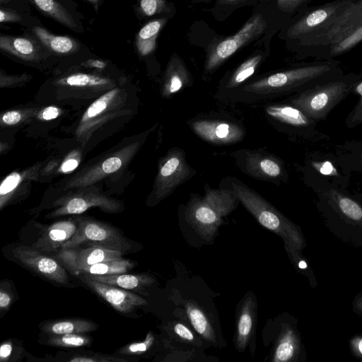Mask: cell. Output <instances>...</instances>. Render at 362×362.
<instances>
[{"instance_id": "6da1fadb", "label": "cell", "mask_w": 362, "mask_h": 362, "mask_svg": "<svg viewBox=\"0 0 362 362\" xmlns=\"http://www.w3.org/2000/svg\"><path fill=\"white\" fill-rule=\"evenodd\" d=\"M137 107L136 92L126 81L87 106L74 132L83 152L122 129L135 116Z\"/></svg>"}, {"instance_id": "7a4b0ae2", "label": "cell", "mask_w": 362, "mask_h": 362, "mask_svg": "<svg viewBox=\"0 0 362 362\" xmlns=\"http://www.w3.org/2000/svg\"><path fill=\"white\" fill-rule=\"evenodd\" d=\"M124 81V78L100 73L74 71L47 82L38 93L37 100L72 106L90 104Z\"/></svg>"}, {"instance_id": "3957f363", "label": "cell", "mask_w": 362, "mask_h": 362, "mask_svg": "<svg viewBox=\"0 0 362 362\" xmlns=\"http://www.w3.org/2000/svg\"><path fill=\"white\" fill-rule=\"evenodd\" d=\"M148 134V131L124 138L111 148L83 164L60 184V190L99 185L120 175L136 156Z\"/></svg>"}, {"instance_id": "277c9868", "label": "cell", "mask_w": 362, "mask_h": 362, "mask_svg": "<svg viewBox=\"0 0 362 362\" xmlns=\"http://www.w3.org/2000/svg\"><path fill=\"white\" fill-rule=\"evenodd\" d=\"M339 60H317L274 74L245 88L258 94L300 93L344 74Z\"/></svg>"}, {"instance_id": "5b68a950", "label": "cell", "mask_w": 362, "mask_h": 362, "mask_svg": "<svg viewBox=\"0 0 362 362\" xmlns=\"http://www.w3.org/2000/svg\"><path fill=\"white\" fill-rule=\"evenodd\" d=\"M358 74H344L298 93L290 103L316 122L325 120L330 112L353 92Z\"/></svg>"}, {"instance_id": "8992f818", "label": "cell", "mask_w": 362, "mask_h": 362, "mask_svg": "<svg viewBox=\"0 0 362 362\" xmlns=\"http://www.w3.org/2000/svg\"><path fill=\"white\" fill-rule=\"evenodd\" d=\"M232 189L238 200L263 227L284 240L288 252L301 250L303 238L289 220L247 187L233 183Z\"/></svg>"}, {"instance_id": "52a82bcc", "label": "cell", "mask_w": 362, "mask_h": 362, "mask_svg": "<svg viewBox=\"0 0 362 362\" xmlns=\"http://www.w3.org/2000/svg\"><path fill=\"white\" fill-rule=\"evenodd\" d=\"M238 201L234 192L208 190L201 199L192 201L185 211L186 220L204 240L211 242L223 221Z\"/></svg>"}, {"instance_id": "ba28073f", "label": "cell", "mask_w": 362, "mask_h": 362, "mask_svg": "<svg viewBox=\"0 0 362 362\" xmlns=\"http://www.w3.org/2000/svg\"><path fill=\"white\" fill-rule=\"evenodd\" d=\"M51 209L46 217L53 218L67 215H79L91 208H98L103 212L117 214L124 210V203L107 195L99 185L79 187L62 191L52 200Z\"/></svg>"}, {"instance_id": "9c48e42d", "label": "cell", "mask_w": 362, "mask_h": 362, "mask_svg": "<svg viewBox=\"0 0 362 362\" xmlns=\"http://www.w3.org/2000/svg\"><path fill=\"white\" fill-rule=\"evenodd\" d=\"M356 1L333 0L321 5L303 8L296 13V16L286 28L285 37L296 43L319 32L341 16Z\"/></svg>"}, {"instance_id": "30bf717a", "label": "cell", "mask_w": 362, "mask_h": 362, "mask_svg": "<svg viewBox=\"0 0 362 362\" xmlns=\"http://www.w3.org/2000/svg\"><path fill=\"white\" fill-rule=\"evenodd\" d=\"M74 218L78 224L77 230L60 249L86 245L119 251L124 255L130 251L131 243L115 227L88 217L76 216Z\"/></svg>"}, {"instance_id": "8fae6325", "label": "cell", "mask_w": 362, "mask_h": 362, "mask_svg": "<svg viewBox=\"0 0 362 362\" xmlns=\"http://www.w3.org/2000/svg\"><path fill=\"white\" fill-rule=\"evenodd\" d=\"M191 169L182 153L178 151L169 152L160 162L147 204L153 206L167 197L189 177Z\"/></svg>"}, {"instance_id": "7c38bea8", "label": "cell", "mask_w": 362, "mask_h": 362, "mask_svg": "<svg viewBox=\"0 0 362 362\" xmlns=\"http://www.w3.org/2000/svg\"><path fill=\"white\" fill-rule=\"evenodd\" d=\"M266 27L267 23L262 15L253 16L237 33L223 39L211 48L206 56L205 71L216 69L241 47L258 38Z\"/></svg>"}, {"instance_id": "4fadbf2b", "label": "cell", "mask_w": 362, "mask_h": 362, "mask_svg": "<svg viewBox=\"0 0 362 362\" xmlns=\"http://www.w3.org/2000/svg\"><path fill=\"white\" fill-rule=\"evenodd\" d=\"M13 255L22 265L40 276L59 285L69 284L67 270L54 257L26 245L15 247Z\"/></svg>"}, {"instance_id": "5bb4252c", "label": "cell", "mask_w": 362, "mask_h": 362, "mask_svg": "<svg viewBox=\"0 0 362 362\" xmlns=\"http://www.w3.org/2000/svg\"><path fill=\"white\" fill-rule=\"evenodd\" d=\"M257 298L252 291L247 292L240 301L236 312L234 344L239 352L247 348L252 354L255 348V330L257 313Z\"/></svg>"}, {"instance_id": "9a60e30c", "label": "cell", "mask_w": 362, "mask_h": 362, "mask_svg": "<svg viewBox=\"0 0 362 362\" xmlns=\"http://www.w3.org/2000/svg\"><path fill=\"white\" fill-rule=\"evenodd\" d=\"M42 163L8 174L0 185V209L22 200L29 194L33 182L40 178Z\"/></svg>"}, {"instance_id": "2e32d148", "label": "cell", "mask_w": 362, "mask_h": 362, "mask_svg": "<svg viewBox=\"0 0 362 362\" xmlns=\"http://www.w3.org/2000/svg\"><path fill=\"white\" fill-rule=\"evenodd\" d=\"M124 254L119 251L97 246L88 247H71L59 250L53 257L71 274L93 264L110 259L122 258Z\"/></svg>"}, {"instance_id": "e0dca14e", "label": "cell", "mask_w": 362, "mask_h": 362, "mask_svg": "<svg viewBox=\"0 0 362 362\" xmlns=\"http://www.w3.org/2000/svg\"><path fill=\"white\" fill-rule=\"evenodd\" d=\"M76 276L119 313H130L136 308L147 304L144 298L126 289L93 280L86 274Z\"/></svg>"}, {"instance_id": "ac0fdd59", "label": "cell", "mask_w": 362, "mask_h": 362, "mask_svg": "<svg viewBox=\"0 0 362 362\" xmlns=\"http://www.w3.org/2000/svg\"><path fill=\"white\" fill-rule=\"evenodd\" d=\"M267 113L276 120L299 130L302 135L309 139H322L323 134L317 129V122L308 117L300 109L293 105H270L266 109Z\"/></svg>"}, {"instance_id": "d6986e66", "label": "cell", "mask_w": 362, "mask_h": 362, "mask_svg": "<svg viewBox=\"0 0 362 362\" xmlns=\"http://www.w3.org/2000/svg\"><path fill=\"white\" fill-rule=\"evenodd\" d=\"M77 228L75 218L54 222L42 228L31 247L44 253L58 251L74 235Z\"/></svg>"}, {"instance_id": "ffe728a7", "label": "cell", "mask_w": 362, "mask_h": 362, "mask_svg": "<svg viewBox=\"0 0 362 362\" xmlns=\"http://www.w3.org/2000/svg\"><path fill=\"white\" fill-rule=\"evenodd\" d=\"M192 129L200 137L214 144H230L239 141L243 132L241 129L230 123L219 121H197Z\"/></svg>"}, {"instance_id": "44dd1931", "label": "cell", "mask_w": 362, "mask_h": 362, "mask_svg": "<svg viewBox=\"0 0 362 362\" xmlns=\"http://www.w3.org/2000/svg\"><path fill=\"white\" fill-rule=\"evenodd\" d=\"M185 315L193 329L204 339L217 345V333L206 310L197 302L187 300L183 303Z\"/></svg>"}, {"instance_id": "7402d4cb", "label": "cell", "mask_w": 362, "mask_h": 362, "mask_svg": "<svg viewBox=\"0 0 362 362\" xmlns=\"http://www.w3.org/2000/svg\"><path fill=\"white\" fill-rule=\"evenodd\" d=\"M0 49L28 62L39 61L43 54L42 48L35 40L23 37L1 35Z\"/></svg>"}, {"instance_id": "603a6c76", "label": "cell", "mask_w": 362, "mask_h": 362, "mask_svg": "<svg viewBox=\"0 0 362 362\" xmlns=\"http://www.w3.org/2000/svg\"><path fill=\"white\" fill-rule=\"evenodd\" d=\"M40 329L47 334H87L96 330L98 325L86 319H62L42 322Z\"/></svg>"}, {"instance_id": "cb8c5ba5", "label": "cell", "mask_w": 362, "mask_h": 362, "mask_svg": "<svg viewBox=\"0 0 362 362\" xmlns=\"http://www.w3.org/2000/svg\"><path fill=\"white\" fill-rule=\"evenodd\" d=\"M88 275L93 280L126 290L140 291L152 285L155 279L147 274H128L125 273Z\"/></svg>"}, {"instance_id": "d4e9b609", "label": "cell", "mask_w": 362, "mask_h": 362, "mask_svg": "<svg viewBox=\"0 0 362 362\" xmlns=\"http://www.w3.org/2000/svg\"><path fill=\"white\" fill-rule=\"evenodd\" d=\"M33 33L44 47L55 54H71L78 52L80 48L78 42L74 39L56 35L40 26L33 27Z\"/></svg>"}, {"instance_id": "484cf974", "label": "cell", "mask_w": 362, "mask_h": 362, "mask_svg": "<svg viewBox=\"0 0 362 362\" xmlns=\"http://www.w3.org/2000/svg\"><path fill=\"white\" fill-rule=\"evenodd\" d=\"M189 81V74L176 55L172 56L168 64L162 93L168 96L180 90Z\"/></svg>"}, {"instance_id": "4316f807", "label": "cell", "mask_w": 362, "mask_h": 362, "mask_svg": "<svg viewBox=\"0 0 362 362\" xmlns=\"http://www.w3.org/2000/svg\"><path fill=\"white\" fill-rule=\"evenodd\" d=\"M167 21L166 18L155 19L140 29L136 37V47L140 55L146 56L154 51L157 37Z\"/></svg>"}, {"instance_id": "83f0119b", "label": "cell", "mask_w": 362, "mask_h": 362, "mask_svg": "<svg viewBox=\"0 0 362 362\" xmlns=\"http://www.w3.org/2000/svg\"><path fill=\"white\" fill-rule=\"evenodd\" d=\"M39 10L71 30L79 32L80 28L69 11L57 0H29Z\"/></svg>"}, {"instance_id": "f1b7e54d", "label": "cell", "mask_w": 362, "mask_h": 362, "mask_svg": "<svg viewBox=\"0 0 362 362\" xmlns=\"http://www.w3.org/2000/svg\"><path fill=\"white\" fill-rule=\"evenodd\" d=\"M297 348L296 334L291 328L287 327L283 329L276 338L271 351V361L274 362L291 361L296 355Z\"/></svg>"}, {"instance_id": "f546056e", "label": "cell", "mask_w": 362, "mask_h": 362, "mask_svg": "<svg viewBox=\"0 0 362 362\" xmlns=\"http://www.w3.org/2000/svg\"><path fill=\"white\" fill-rule=\"evenodd\" d=\"M134 267L133 262L120 259L105 260L77 270L74 274L106 275L126 273Z\"/></svg>"}, {"instance_id": "4dcf8cb0", "label": "cell", "mask_w": 362, "mask_h": 362, "mask_svg": "<svg viewBox=\"0 0 362 362\" xmlns=\"http://www.w3.org/2000/svg\"><path fill=\"white\" fill-rule=\"evenodd\" d=\"M337 162L345 167L362 173V138L347 142L337 151Z\"/></svg>"}, {"instance_id": "1f68e13d", "label": "cell", "mask_w": 362, "mask_h": 362, "mask_svg": "<svg viewBox=\"0 0 362 362\" xmlns=\"http://www.w3.org/2000/svg\"><path fill=\"white\" fill-rule=\"evenodd\" d=\"M247 166L249 172L265 178L279 177L283 172L282 167L277 160L257 155H250L247 158Z\"/></svg>"}, {"instance_id": "d6a6232c", "label": "cell", "mask_w": 362, "mask_h": 362, "mask_svg": "<svg viewBox=\"0 0 362 362\" xmlns=\"http://www.w3.org/2000/svg\"><path fill=\"white\" fill-rule=\"evenodd\" d=\"M327 194L346 217L362 222V206L358 202L338 189H330Z\"/></svg>"}, {"instance_id": "836d02e7", "label": "cell", "mask_w": 362, "mask_h": 362, "mask_svg": "<svg viewBox=\"0 0 362 362\" xmlns=\"http://www.w3.org/2000/svg\"><path fill=\"white\" fill-rule=\"evenodd\" d=\"M361 41L362 24L332 45L325 54L323 60L334 59L352 49Z\"/></svg>"}, {"instance_id": "e575fe53", "label": "cell", "mask_w": 362, "mask_h": 362, "mask_svg": "<svg viewBox=\"0 0 362 362\" xmlns=\"http://www.w3.org/2000/svg\"><path fill=\"white\" fill-rule=\"evenodd\" d=\"M92 341V337L86 334H48L47 344L57 347L78 348L90 346Z\"/></svg>"}, {"instance_id": "d590c367", "label": "cell", "mask_w": 362, "mask_h": 362, "mask_svg": "<svg viewBox=\"0 0 362 362\" xmlns=\"http://www.w3.org/2000/svg\"><path fill=\"white\" fill-rule=\"evenodd\" d=\"M165 329L180 343L194 346H201L202 344L200 339L185 322L173 321L166 326Z\"/></svg>"}, {"instance_id": "8d00e7d4", "label": "cell", "mask_w": 362, "mask_h": 362, "mask_svg": "<svg viewBox=\"0 0 362 362\" xmlns=\"http://www.w3.org/2000/svg\"><path fill=\"white\" fill-rule=\"evenodd\" d=\"M42 105L12 109L1 115V126H15L36 117Z\"/></svg>"}, {"instance_id": "74e56055", "label": "cell", "mask_w": 362, "mask_h": 362, "mask_svg": "<svg viewBox=\"0 0 362 362\" xmlns=\"http://www.w3.org/2000/svg\"><path fill=\"white\" fill-rule=\"evenodd\" d=\"M262 59V55L257 54L245 60L232 74L228 86L235 87L248 78L254 74Z\"/></svg>"}, {"instance_id": "f35d334b", "label": "cell", "mask_w": 362, "mask_h": 362, "mask_svg": "<svg viewBox=\"0 0 362 362\" xmlns=\"http://www.w3.org/2000/svg\"><path fill=\"white\" fill-rule=\"evenodd\" d=\"M352 93L357 94L359 99L345 119L346 126L350 129L362 124V72L358 74Z\"/></svg>"}, {"instance_id": "ab89813d", "label": "cell", "mask_w": 362, "mask_h": 362, "mask_svg": "<svg viewBox=\"0 0 362 362\" xmlns=\"http://www.w3.org/2000/svg\"><path fill=\"white\" fill-rule=\"evenodd\" d=\"M70 362H127L130 358H124L116 355H108L94 352H80L67 356L63 359Z\"/></svg>"}, {"instance_id": "60d3db41", "label": "cell", "mask_w": 362, "mask_h": 362, "mask_svg": "<svg viewBox=\"0 0 362 362\" xmlns=\"http://www.w3.org/2000/svg\"><path fill=\"white\" fill-rule=\"evenodd\" d=\"M155 342V335L150 332L147 334L145 340L140 342H134L118 349L115 354L124 356H137L148 351Z\"/></svg>"}, {"instance_id": "b9f144b4", "label": "cell", "mask_w": 362, "mask_h": 362, "mask_svg": "<svg viewBox=\"0 0 362 362\" xmlns=\"http://www.w3.org/2000/svg\"><path fill=\"white\" fill-rule=\"evenodd\" d=\"M22 352V347L18 346L12 339L6 340L1 344L0 361H15Z\"/></svg>"}, {"instance_id": "7bdbcfd3", "label": "cell", "mask_w": 362, "mask_h": 362, "mask_svg": "<svg viewBox=\"0 0 362 362\" xmlns=\"http://www.w3.org/2000/svg\"><path fill=\"white\" fill-rule=\"evenodd\" d=\"M139 8L144 15L151 16L167 11L168 6L165 0H140Z\"/></svg>"}, {"instance_id": "ee69618b", "label": "cell", "mask_w": 362, "mask_h": 362, "mask_svg": "<svg viewBox=\"0 0 362 362\" xmlns=\"http://www.w3.org/2000/svg\"><path fill=\"white\" fill-rule=\"evenodd\" d=\"M83 151L80 146L79 150H74L59 165L58 172L69 173L74 171L79 165Z\"/></svg>"}, {"instance_id": "f6af8a7d", "label": "cell", "mask_w": 362, "mask_h": 362, "mask_svg": "<svg viewBox=\"0 0 362 362\" xmlns=\"http://www.w3.org/2000/svg\"><path fill=\"white\" fill-rule=\"evenodd\" d=\"M313 0H276L278 8L287 14L293 15L308 6Z\"/></svg>"}, {"instance_id": "bcb514c9", "label": "cell", "mask_w": 362, "mask_h": 362, "mask_svg": "<svg viewBox=\"0 0 362 362\" xmlns=\"http://www.w3.org/2000/svg\"><path fill=\"white\" fill-rule=\"evenodd\" d=\"M30 78H32V76L26 74L10 75L1 71L0 73V87L3 88L19 86L28 82Z\"/></svg>"}, {"instance_id": "7dc6e473", "label": "cell", "mask_w": 362, "mask_h": 362, "mask_svg": "<svg viewBox=\"0 0 362 362\" xmlns=\"http://www.w3.org/2000/svg\"><path fill=\"white\" fill-rule=\"evenodd\" d=\"M13 301V293L11 291L10 284L6 281H1L0 286V311L6 313Z\"/></svg>"}, {"instance_id": "c3c4849f", "label": "cell", "mask_w": 362, "mask_h": 362, "mask_svg": "<svg viewBox=\"0 0 362 362\" xmlns=\"http://www.w3.org/2000/svg\"><path fill=\"white\" fill-rule=\"evenodd\" d=\"M62 112V110L57 106H42L36 117L45 121H50L58 117Z\"/></svg>"}, {"instance_id": "681fc988", "label": "cell", "mask_w": 362, "mask_h": 362, "mask_svg": "<svg viewBox=\"0 0 362 362\" xmlns=\"http://www.w3.org/2000/svg\"><path fill=\"white\" fill-rule=\"evenodd\" d=\"M22 20V17L17 12L8 8L0 9V22L4 23H17Z\"/></svg>"}, {"instance_id": "f907efd6", "label": "cell", "mask_w": 362, "mask_h": 362, "mask_svg": "<svg viewBox=\"0 0 362 362\" xmlns=\"http://www.w3.org/2000/svg\"><path fill=\"white\" fill-rule=\"evenodd\" d=\"M81 66L87 67V68L94 69L99 71H103L106 69L107 64L106 62H105L103 60L89 59L83 62L81 64Z\"/></svg>"}, {"instance_id": "816d5d0a", "label": "cell", "mask_w": 362, "mask_h": 362, "mask_svg": "<svg viewBox=\"0 0 362 362\" xmlns=\"http://www.w3.org/2000/svg\"><path fill=\"white\" fill-rule=\"evenodd\" d=\"M59 161L57 160H52L47 163L45 168H42L40 170V177L41 176H47L50 175L53 170L57 168V167H59L58 165Z\"/></svg>"}, {"instance_id": "f5cc1de1", "label": "cell", "mask_w": 362, "mask_h": 362, "mask_svg": "<svg viewBox=\"0 0 362 362\" xmlns=\"http://www.w3.org/2000/svg\"><path fill=\"white\" fill-rule=\"evenodd\" d=\"M242 0H218L217 2L220 4H236Z\"/></svg>"}, {"instance_id": "db71d44e", "label": "cell", "mask_w": 362, "mask_h": 362, "mask_svg": "<svg viewBox=\"0 0 362 362\" xmlns=\"http://www.w3.org/2000/svg\"><path fill=\"white\" fill-rule=\"evenodd\" d=\"M87 1H88L89 3H90L91 4H93L95 8V10L98 9V6L99 5V3L100 1V0H86Z\"/></svg>"}, {"instance_id": "11a10c76", "label": "cell", "mask_w": 362, "mask_h": 362, "mask_svg": "<svg viewBox=\"0 0 362 362\" xmlns=\"http://www.w3.org/2000/svg\"><path fill=\"white\" fill-rule=\"evenodd\" d=\"M298 267H299L300 269H305V268H306V267H307V264H306V263H305L304 261L301 260V261H300V262H299V263H298Z\"/></svg>"}, {"instance_id": "9f6ffc18", "label": "cell", "mask_w": 362, "mask_h": 362, "mask_svg": "<svg viewBox=\"0 0 362 362\" xmlns=\"http://www.w3.org/2000/svg\"><path fill=\"white\" fill-rule=\"evenodd\" d=\"M357 348L360 354H362V339L359 340Z\"/></svg>"}, {"instance_id": "6f0895ef", "label": "cell", "mask_w": 362, "mask_h": 362, "mask_svg": "<svg viewBox=\"0 0 362 362\" xmlns=\"http://www.w3.org/2000/svg\"><path fill=\"white\" fill-rule=\"evenodd\" d=\"M11 0H0V3L1 4H6L8 2H9Z\"/></svg>"}, {"instance_id": "680465c9", "label": "cell", "mask_w": 362, "mask_h": 362, "mask_svg": "<svg viewBox=\"0 0 362 362\" xmlns=\"http://www.w3.org/2000/svg\"><path fill=\"white\" fill-rule=\"evenodd\" d=\"M360 196L362 197V194H361V195H360Z\"/></svg>"}]
</instances>
